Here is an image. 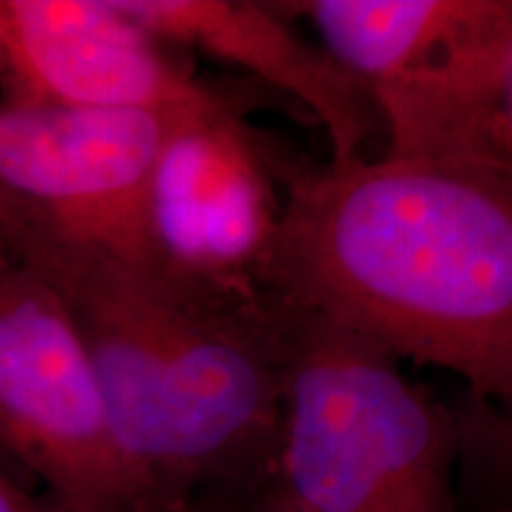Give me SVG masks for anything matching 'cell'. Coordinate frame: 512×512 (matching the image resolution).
Returning a JSON list of instances; mask_svg holds the SVG:
<instances>
[{
  "label": "cell",
  "mask_w": 512,
  "mask_h": 512,
  "mask_svg": "<svg viewBox=\"0 0 512 512\" xmlns=\"http://www.w3.org/2000/svg\"><path fill=\"white\" fill-rule=\"evenodd\" d=\"M292 309L512 403V147L294 176L256 273Z\"/></svg>",
  "instance_id": "obj_1"
},
{
  "label": "cell",
  "mask_w": 512,
  "mask_h": 512,
  "mask_svg": "<svg viewBox=\"0 0 512 512\" xmlns=\"http://www.w3.org/2000/svg\"><path fill=\"white\" fill-rule=\"evenodd\" d=\"M287 309L275 489L309 512H456V413L380 344Z\"/></svg>",
  "instance_id": "obj_2"
},
{
  "label": "cell",
  "mask_w": 512,
  "mask_h": 512,
  "mask_svg": "<svg viewBox=\"0 0 512 512\" xmlns=\"http://www.w3.org/2000/svg\"><path fill=\"white\" fill-rule=\"evenodd\" d=\"M373 100L396 157L512 147V0H290Z\"/></svg>",
  "instance_id": "obj_3"
},
{
  "label": "cell",
  "mask_w": 512,
  "mask_h": 512,
  "mask_svg": "<svg viewBox=\"0 0 512 512\" xmlns=\"http://www.w3.org/2000/svg\"><path fill=\"white\" fill-rule=\"evenodd\" d=\"M178 114L0 100V242L10 256L86 252L157 271L147 202Z\"/></svg>",
  "instance_id": "obj_4"
},
{
  "label": "cell",
  "mask_w": 512,
  "mask_h": 512,
  "mask_svg": "<svg viewBox=\"0 0 512 512\" xmlns=\"http://www.w3.org/2000/svg\"><path fill=\"white\" fill-rule=\"evenodd\" d=\"M0 453L67 512H152L67 306L41 275L0 280Z\"/></svg>",
  "instance_id": "obj_5"
},
{
  "label": "cell",
  "mask_w": 512,
  "mask_h": 512,
  "mask_svg": "<svg viewBox=\"0 0 512 512\" xmlns=\"http://www.w3.org/2000/svg\"><path fill=\"white\" fill-rule=\"evenodd\" d=\"M0 100L162 114L230 102L114 0H0Z\"/></svg>",
  "instance_id": "obj_6"
},
{
  "label": "cell",
  "mask_w": 512,
  "mask_h": 512,
  "mask_svg": "<svg viewBox=\"0 0 512 512\" xmlns=\"http://www.w3.org/2000/svg\"><path fill=\"white\" fill-rule=\"evenodd\" d=\"M280 207L235 102L171 119L150 183L157 271L211 287L256 280Z\"/></svg>",
  "instance_id": "obj_7"
},
{
  "label": "cell",
  "mask_w": 512,
  "mask_h": 512,
  "mask_svg": "<svg viewBox=\"0 0 512 512\" xmlns=\"http://www.w3.org/2000/svg\"><path fill=\"white\" fill-rule=\"evenodd\" d=\"M114 5L164 46L200 50L302 102L328 136V164L363 157V145L380 128L373 100L356 76L328 50L304 41L273 3L114 0Z\"/></svg>",
  "instance_id": "obj_8"
},
{
  "label": "cell",
  "mask_w": 512,
  "mask_h": 512,
  "mask_svg": "<svg viewBox=\"0 0 512 512\" xmlns=\"http://www.w3.org/2000/svg\"><path fill=\"white\" fill-rule=\"evenodd\" d=\"M456 420L465 463L484 482L512 489V403L491 406L467 396Z\"/></svg>",
  "instance_id": "obj_9"
},
{
  "label": "cell",
  "mask_w": 512,
  "mask_h": 512,
  "mask_svg": "<svg viewBox=\"0 0 512 512\" xmlns=\"http://www.w3.org/2000/svg\"><path fill=\"white\" fill-rule=\"evenodd\" d=\"M0 512H67L53 498L29 489L10 470V460L0 453Z\"/></svg>",
  "instance_id": "obj_10"
},
{
  "label": "cell",
  "mask_w": 512,
  "mask_h": 512,
  "mask_svg": "<svg viewBox=\"0 0 512 512\" xmlns=\"http://www.w3.org/2000/svg\"><path fill=\"white\" fill-rule=\"evenodd\" d=\"M266 484L256 486H219L204 494H197L190 501L171 505V508H159L152 512H245L252 498L264 489Z\"/></svg>",
  "instance_id": "obj_11"
},
{
  "label": "cell",
  "mask_w": 512,
  "mask_h": 512,
  "mask_svg": "<svg viewBox=\"0 0 512 512\" xmlns=\"http://www.w3.org/2000/svg\"><path fill=\"white\" fill-rule=\"evenodd\" d=\"M245 512H309V510L299 508L297 503H292L290 498L280 494L273 482H268L264 489L252 498V503L247 505Z\"/></svg>",
  "instance_id": "obj_12"
},
{
  "label": "cell",
  "mask_w": 512,
  "mask_h": 512,
  "mask_svg": "<svg viewBox=\"0 0 512 512\" xmlns=\"http://www.w3.org/2000/svg\"><path fill=\"white\" fill-rule=\"evenodd\" d=\"M505 117H508L510 136H512V53L508 62V79H505Z\"/></svg>",
  "instance_id": "obj_13"
},
{
  "label": "cell",
  "mask_w": 512,
  "mask_h": 512,
  "mask_svg": "<svg viewBox=\"0 0 512 512\" xmlns=\"http://www.w3.org/2000/svg\"><path fill=\"white\" fill-rule=\"evenodd\" d=\"M8 268H10V259H8V254H5V249L0 247V278L8 273Z\"/></svg>",
  "instance_id": "obj_14"
}]
</instances>
